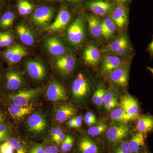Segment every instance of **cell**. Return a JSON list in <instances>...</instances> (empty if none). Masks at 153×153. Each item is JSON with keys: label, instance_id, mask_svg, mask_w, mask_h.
<instances>
[{"label": "cell", "instance_id": "d4e9b609", "mask_svg": "<svg viewBox=\"0 0 153 153\" xmlns=\"http://www.w3.org/2000/svg\"><path fill=\"white\" fill-rule=\"evenodd\" d=\"M16 32L23 44L31 46L34 44L35 39L31 31L24 25H19L16 28Z\"/></svg>", "mask_w": 153, "mask_h": 153}, {"label": "cell", "instance_id": "ac0fdd59", "mask_svg": "<svg viewBox=\"0 0 153 153\" xmlns=\"http://www.w3.org/2000/svg\"><path fill=\"white\" fill-rule=\"evenodd\" d=\"M71 19V15L68 10L65 9L59 12L55 22L51 25L49 29L52 31H57L63 29L66 27Z\"/></svg>", "mask_w": 153, "mask_h": 153}, {"label": "cell", "instance_id": "9f6ffc18", "mask_svg": "<svg viewBox=\"0 0 153 153\" xmlns=\"http://www.w3.org/2000/svg\"><path fill=\"white\" fill-rule=\"evenodd\" d=\"M68 1L73 2H74L79 1H81V0H68Z\"/></svg>", "mask_w": 153, "mask_h": 153}, {"label": "cell", "instance_id": "7bdbcfd3", "mask_svg": "<svg viewBox=\"0 0 153 153\" xmlns=\"http://www.w3.org/2000/svg\"><path fill=\"white\" fill-rule=\"evenodd\" d=\"M3 33L6 42H7V44H8L9 46H10V44H13L14 42V39L10 34V33Z\"/></svg>", "mask_w": 153, "mask_h": 153}, {"label": "cell", "instance_id": "cb8c5ba5", "mask_svg": "<svg viewBox=\"0 0 153 153\" xmlns=\"http://www.w3.org/2000/svg\"><path fill=\"white\" fill-rule=\"evenodd\" d=\"M78 148L80 153H98L97 145L88 137L80 139L78 143Z\"/></svg>", "mask_w": 153, "mask_h": 153}, {"label": "cell", "instance_id": "f6af8a7d", "mask_svg": "<svg viewBox=\"0 0 153 153\" xmlns=\"http://www.w3.org/2000/svg\"><path fill=\"white\" fill-rule=\"evenodd\" d=\"M65 137H66V135H65V134L63 132L53 141L55 142L57 145H60V144L62 143H63V140L65 139Z\"/></svg>", "mask_w": 153, "mask_h": 153}, {"label": "cell", "instance_id": "74e56055", "mask_svg": "<svg viewBox=\"0 0 153 153\" xmlns=\"http://www.w3.org/2000/svg\"><path fill=\"white\" fill-rule=\"evenodd\" d=\"M131 50V48L129 47V45H126L123 47H121L119 49H118L116 52H113L114 55L117 56H122L126 55L128 52Z\"/></svg>", "mask_w": 153, "mask_h": 153}, {"label": "cell", "instance_id": "7402d4cb", "mask_svg": "<svg viewBox=\"0 0 153 153\" xmlns=\"http://www.w3.org/2000/svg\"><path fill=\"white\" fill-rule=\"evenodd\" d=\"M76 114V109L68 105H61L57 110L55 118L58 122L63 123L74 116Z\"/></svg>", "mask_w": 153, "mask_h": 153}, {"label": "cell", "instance_id": "c3c4849f", "mask_svg": "<svg viewBox=\"0 0 153 153\" xmlns=\"http://www.w3.org/2000/svg\"><path fill=\"white\" fill-rule=\"evenodd\" d=\"M73 119H74L75 124H82V122L83 118L81 116H79L73 118Z\"/></svg>", "mask_w": 153, "mask_h": 153}, {"label": "cell", "instance_id": "ab89813d", "mask_svg": "<svg viewBox=\"0 0 153 153\" xmlns=\"http://www.w3.org/2000/svg\"><path fill=\"white\" fill-rule=\"evenodd\" d=\"M24 0H19L18 4V9L19 14L22 16L27 15L25 9Z\"/></svg>", "mask_w": 153, "mask_h": 153}, {"label": "cell", "instance_id": "83f0119b", "mask_svg": "<svg viewBox=\"0 0 153 153\" xmlns=\"http://www.w3.org/2000/svg\"><path fill=\"white\" fill-rule=\"evenodd\" d=\"M110 117L112 120L121 123L127 122L136 119L126 113L122 108L113 110L111 112Z\"/></svg>", "mask_w": 153, "mask_h": 153}, {"label": "cell", "instance_id": "4316f807", "mask_svg": "<svg viewBox=\"0 0 153 153\" xmlns=\"http://www.w3.org/2000/svg\"><path fill=\"white\" fill-rule=\"evenodd\" d=\"M88 26L90 33L94 38H98L102 35V24L98 18L94 16L88 18Z\"/></svg>", "mask_w": 153, "mask_h": 153}, {"label": "cell", "instance_id": "3957f363", "mask_svg": "<svg viewBox=\"0 0 153 153\" xmlns=\"http://www.w3.org/2000/svg\"><path fill=\"white\" fill-rule=\"evenodd\" d=\"M130 128L126 125H117L108 129L106 132L108 139L111 143H117L128 135Z\"/></svg>", "mask_w": 153, "mask_h": 153}, {"label": "cell", "instance_id": "e0dca14e", "mask_svg": "<svg viewBox=\"0 0 153 153\" xmlns=\"http://www.w3.org/2000/svg\"><path fill=\"white\" fill-rule=\"evenodd\" d=\"M83 58L88 65L95 66L100 60V51L94 45H89L84 50Z\"/></svg>", "mask_w": 153, "mask_h": 153}, {"label": "cell", "instance_id": "6f0895ef", "mask_svg": "<svg viewBox=\"0 0 153 153\" xmlns=\"http://www.w3.org/2000/svg\"><path fill=\"white\" fill-rule=\"evenodd\" d=\"M47 1H55V0H46Z\"/></svg>", "mask_w": 153, "mask_h": 153}, {"label": "cell", "instance_id": "681fc988", "mask_svg": "<svg viewBox=\"0 0 153 153\" xmlns=\"http://www.w3.org/2000/svg\"><path fill=\"white\" fill-rule=\"evenodd\" d=\"M66 124H67V125H68V126L70 127V128H74L75 123H74L73 118L69 119V120H68V121L66 123Z\"/></svg>", "mask_w": 153, "mask_h": 153}, {"label": "cell", "instance_id": "ba28073f", "mask_svg": "<svg viewBox=\"0 0 153 153\" xmlns=\"http://www.w3.org/2000/svg\"><path fill=\"white\" fill-rule=\"evenodd\" d=\"M47 95L48 99L52 101H63L67 98L65 88L57 82H52L49 85Z\"/></svg>", "mask_w": 153, "mask_h": 153}, {"label": "cell", "instance_id": "11a10c76", "mask_svg": "<svg viewBox=\"0 0 153 153\" xmlns=\"http://www.w3.org/2000/svg\"><path fill=\"white\" fill-rule=\"evenodd\" d=\"M115 1H116L118 2L124 3L127 1L128 0H115Z\"/></svg>", "mask_w": 153, "mask_h": 153}, {"label": "cell", "instance_id": "f546056e", "mask_svg": "<svg viewBox=\"0 0 153 153\" xmlns=\"http://www.w3.org/2000/svg\"><path fill=\"white\" fill-rule=\"evenodd\" d=\"M103 104L105 109L108 111L120 105V103L118 101L117 98L111 92L107 93L103 101Z\"/></svg>", "mask_w": 153, "mask_h": 153}, {"label": "cell", "instance_id": "9c48e42d", "mask_svg": "<svg viewBox=\"0 0 153 153\" xmlns=\"http://www.w3.org/2000/svg\"><path fill=\"white\" fill-rule=\"evenodd\" d=\"M111 81L122 87H126L128 84V68L126 65L114 69L109 73Z\"/></svg>", "mask_w": 153, "mask_h": 153}, {"label": "cell", "instance_id": "7dc6e473", "mask_svg": "<svg viewBox=\"0 0 153 153\" xmlns=\"http://www.w3.org/2000/svg\"><path fill=\"white\" fill-rule=\"evenodd\" d=\"M146 50L149 53L151 58H153V36L152 40V42L148 45Z\"/></svg>", "mask_w": 153, "mask_h": 153}, {"label": "cell", "instance_id": "60d3db41", "mask_svg": "<svg viewBox=\"0 0 153 153\" xmlns=\"http://www.w3.org/2000/svg\"><path fill=\"white\" fill-rule=\"evenodd\" d=\"M62 132H63L62 129L59 128H52L51 131V136L52 140L54 141L56 139Z\"/></svg>", "mask_w": 153, "mask_h": 153}, {"label": "cell", "instance_id": "d6986e66", "mask_svg": "<svg viewBox=\"0 0 153 153\" xmlns=\"http://www.w3.org/2000/svg\"><path fill=\"white\" fill-rule=\"evenodd\" d=\"M127 12L124 6H117L113 11L112 20L119 28L125 27L127 22Z\"/></svg>", "mask_w": 153, "mask_h": 153}, {"label": "cell", "instance_id": "5b68a950", "mask_svg": "<svg viewBox=\"0 0 153 153\" xmlns=\"http://www.w3.org/2000/svg\"><path fill=\"white\" fill-rule=\"evenodd\" d=\"M47 126V120L41 114H33L28 119V130L34 133H41L45 129Z\"/></svg>", "mask_w": 153, "mask_h": 153}, {"label": "cell", "instance_id": "8d00e7d4", "mask_svg": "<svg viewBox=\"0 0 153 153\" xmlns=\"http://www.w3.org/2000/svg\"><path fill=\"white\" fill-rule=\"evenodd\" d=\"M0 153H16V152L7 140L0 145Z\"/></svg>", "mask_w": 153, "mask_h": 153}, {"label": "cell", "instance_id": "b9f144b4", "mask_svg": "<svg viewBox=\"0 0 153 153\" xmlns=\"http://www.w3.org/2000/svg\"><path fill=\"white\" fill-rule=\"evenodd\" d=\"M45 149V153H58V149L56 146H48Z\"/></svg>", "mask_w": 153, "mask_h": 153}, {"label": "cell", "instance_id": "db71d44e", "mask_svg": "<svg viewBox=\"0 0 153 153\" xmlns=\"http://www.w3.org/2000/svg\"><path fill=\"white\" fill-rule=\"evenodd\" d=\"M146 69L152 72V74H153V68L149 67V66H147V67H146Z\"/></svg>", "mask_w": 153, "mask_h": 153}, {"label": "cell", "instance_id": "f5cc1de1", "mask_svg": "<svg viewBox=\"0 0 153 153\" xmlns=\"http://www.w3.org/2000/svg\"><path fill=\"white\" fill-rule=\"evenodd\" d=\"M96 121L95 120L90 121V122H89L87 124V125L88 126H92L94 124V123H96Z\"/></svg>", "mask_w": 153, "mask_h": 153}, {"label": "cell", "instance_id": "6da1fadb", "mask_svg": "<svg viewBox=\"0 0 153 153\" xmlns=\"http://www.w3.org/2000/svg\"><path fill=\"white\" fill-rule=\"evenodd\" d=\"M39 88L21 90L16 93L11 94L8 96V99L12 104L18 105H27L33 99L40 93Z\"/></svg>", "mask_w": 153, "mask_h": 153}, {"label": "cell", "instance_id": "277c9868", "mask_svg": "<svg viewBox=\"0 0 153 153\" xmlns=\"http://www.w3.org/2000/svg\"><path fill=\"white\" fill-rule=\"evenodd\" d=\"M27 55L26 49L17 44L9 47L4 52V57L10 64L18 63L22 58Z\"/></svg>", "mask_w": 153, "mask_h": 153}, {"label": "cell", "instance_id": "2e32d148", "mask_svg": "<svg viewBox=\"0 0 153 153\" xmlns=\"http://www.w3.org/2000/svg\"><path fill=\"white\" fill-rule=\"evenodd\" d=\"M46 46L49 52L54 56H62L66 52V49L62 42L55 37L48 38L46 41Z\"/></svg>", "mask_w": 153, "mask_h": 153}, {"label": "cell", "instance_id": "1f68e13d", "mask_svg": "<svg viewBox=\"0 0 153 153\" xmlns=\"http://www.w3.org/2000/svg\"><path fill=\"white\" fill-rule=\"evenodd\" d=\"M106 94V91L104 89L102 88H98L94 93L92 96V100L94 103L100 106L103 104Z\"/></svg>", "mask_w": 153, "mask_h": 153}, {"label": "cell", "instance_id": "8fae6325", "mask_svg": "<svg viewBox=\"0 0 153 153\" xmlns=\"http://www.w3.org/2000/svg\"><path fill=\"white\" fill-rule=\"evenodd\" d=\"M88 7L94 13L101 16H105L111 12L114 7L111 3L103 0L91 1L88 4Z\"/></svg>", "mask_w": 153, "mask_h": 153}, {"label": "cell", "instance_id": "e575fe53", "mask_svg": "<svg viewBox=\"0 0 153 153\" xmlns=\"http://www.w3.org/2000/svg\"><path fill=\"white\" fill-rule=\"evenodd\" d=\"M74 140L70 135H67L62 143L61 150L63 152H67L71 150L73 146Z\"/></svg>", "mask_w": 153, "mask_h": 153}, {"label": "cell", "instance_id": "d590c367", "mask_svg": "<svg viewBox=\"0 0 153 153\" xmlns=\"http://www.w3.org/2000/svg\"><path fill=\"white\" fill-rule=\"evenodd\" d=\"M113 153H133L132 152L127 141L123 142L115 149Z\"/></svg>", "mask_w": 153, "mask_h": 153}, {"label": "cell", "instance_id": "f35d334b", "mask_svg": "<svg viewBox=\"0 0 153 153\" xmlns=\"http://www.w3.org/2000/svg\"><path fill=\"white\" fill-rule=\"evenodd\" d=\"M29 153H45V149L42 145H37L33 146Z\"/></svg>", "mask_w": 153, "mask_h": 153}, {"label": "cell", "instance_id": "bcb514c9", "mask_svg": "<svg viewBox=\"0 0 153 153\" xmlns=\"http://www.w3.org/2000/svg\"><path fill=\"white\" fill-rule=\"evenodd\" d=\"M9 46L8 44L6 42L3 33H0V47H7Z\"/></svg>", "mask_w": 153, "mask_h": 153}, {"label": "cell", "instance_id": "680465c9", "mask_svg": "<svg viewBox=\"0 0 153 153\" xmlns=\"http://www.w3.org/2000/svg\"><path fill=\"white\" fill-rule=\"evenodd\" d=\"M143 153H150L149 152H148V151H145V152H143Z\"/></svg>", "mask_w": 153, "mask_h": 153}, {"label": "cell", "instance_id": "4fadbf2b", "mask_svg": "<svg viewBox=\"0 0 153 153\" xmlns=\"http://www.w3.org/2000/svg\"><path fill=\"white\" fill-rule=\"evenodd\" d=\"M125 61L119 56L114 55H105L103 57L102 71L109 73L114 69L124 65Z\"/></svg>", "mask_w": 153, "mask_h": 153}, {"label": "cell", "instance_id": "44dd1931", "mask_svg": "<svg viewBox=\"0 0 153 153\" xmlns=\"http://www.w3.org/2000/svg\"><path fill=\"white\" fill-rule=\"evenodd\" d=\"M145 134L142 133L137 131L131 136L129 146L132 152L139 153L144 147L145 145Z\"/></svg>", "mask_w": 153, "mask_h": 153}, {"label": "cell", "instance_id": "7a4b0ae2", "mask_svg": "<svg viewBox=\"0 0 153 153\" xmlns=\"http://www.w3.org/2000/svg\"><path fill=\"white\" fill-rule=\"evenodd\" d=\"M67 35L68 40L74 45H78L83 41L85 37L84 26L82 20L76 19L68 28Z\"/></svg>", "mask_w": 153, "mask_h": 153}, {"label": "cell", "instance_id": "52a82bcc", "mask_svg": "<svg viewBox=\"0 0 153 153\" xmlns=\"http://www.w3.org/2000/svg\"><path fill=\"white\" fill-rule=\"evenodd\" d=\"M89 90L87 80L82 74H79L72 84L73 96L77 99H80L86 96Z\"/></svg>", "mask_w": 153, "mask_h": 153}, {"label": "cell", "instance_id": "7c38bea8", "mask_svg": "<svg viewBox=\"0 0 153 153\" xmlns=\"http://www.w3.org/2000/svg\"><path fill=\"white\" fill-rule=\"evenodd\" d=\"M76 64L75 58L72 55L61 56L55 62V66L59 71L63 74H68L72 71Z\"/></svg>", "mask_w": 153, "mask_h": 153}, {"label": "cell", "instance_id": "8992f818", "mask_svg": "<svg viewBox=\"0 0 153 153\" xmlns=\"http://www.w3.org/2000/svg\"><path fill=\"white\" fill-rule=\"evenodd\" d=\"M120 105L124 111L131 116L137 118L139 115V106L136 99L129 95L122 97Z\"/></svg>", "mask_w": 153, "mask_h": 153}, {"label": "cell", "instance_id": "ee69618b", "mask_svg": "<svg viewBox=\"0 0 153 153\" xmlns=\"http://www.w3.org/2000/svg\"><path fill=\"white\" fill-rule=\"evenodd\" d=\"M24 1L27 15L31 13L33 10V5L31 4L28 1L24 0Z\"/></svg>", "mask_w": 153, "mask_h": 153}, {"label": "cell", "instance_id": "9a60e30c", "mask_svg": "<svg viewBox=\"0 0 153 153\" xmlns=\"http://www.w3.org/2000/svg\"><path fill=\"white\" fill-rule=\"evenodd\" d=\"M27 68L28 73L34 79L41 80L44 78L46 74L45 67L37 61H29L27 63Z\"/></svg>", "mask_w": 153, "mask_h": 153}, {"label": "cell", "instance_id": "f1b7e54d", "mask_svg": "<svg viewBox=\"0 0 153 153\" xmlns=\"http://www.w3.org/2000/svg\"><path fill=\"white\" fill-rule=\"evenodd\" d=\"M128 41L126 36L123 35L114 40L107 47L108 51L111 53L116 52L121 47L128 45Z\"/></svg>", "mask_w": 153, "mask_h": 153}, {"label": "cell", "instance_id": "836d02e7", "mask_svg": "<svg viewBox=\"0 0 153 153\" xmlns=\"http://www.w3.org/2000/svg\"><path fill=\"white\" fill-rule=\"evenodd\" d=\"M107 129V126L104 123H100L88 129V133L92 136H96L103 133Z\"/></svg>", "mask_w": 153, "mask_h": 153}, {"label": "cell", "instance_id": "603a6c76", "mask_svg": "<svg viewBox=\"0 0 153 153\" xmlns=\"http://www.w3.org/2000/svg\"><path fill=\"white\" fill-rule=\"evenodd\" d=\"M6 85L10 90H16L22 86V79L21 75L15 71H10L6 74Z\"/></svg>", "mask_w": 153, "mask_h": 153}, {"label": "cell", "instance_id": "816d5d0a", "mask_svg": "<svg viewBox=\"0 0 153 153\" xmlns=\"http://www.w3.org/2000/svg\"><path fill=\"white\" fill-rule=\"evenodd\" d=\"M5 120V115L1 111H0V123H4Z\"/></svg>", "mask_w": 153, "mask_h": 153}, {"label": "cell", "instance_id": "ffe728a7", "mask_svg": "<svg viewBox=\"0 0 153 153\" xmlns=\"http://www.w3.org/2000/svg\"><path fill=\"white\" fill-rule=\"evenodd\" d=\"M137 131L146 134L153 131V116L146 115L139 118L136 126Z\"/></svg>", "mask_w": 153, "mask_h": 153}, {"label": "cell", "instance_id": "d6a6232c", "mask_svg": "<svg viewBox=\"0 0 153 153\" xmlns=\"http://www.w3.org/2000/svg\"><path fill=\"white\" fill-rule=\"evenodd\" d=\"M8 142L13 148L16 153H26V150L18 139L13 137L8 139Z\"/></svg>", "mask_w": 153, "mask_h": 153}, {"label": "cell", "instance_id": "484cf974", "mask_svg": "<svg viewBox=\"0 0 153 153\" xmlns=\"http://www.w3.org/2000/svg\"><path fill=\"white\" fill-rule=\"evenodd\" d=\"M102 35L105 39H109L114 34L115 25L112 19L109 18L104 19L102 22Z\"/></svg>", "mask_w": 153, "mask_h": 153}, {"label": "cell", "instance_id": "4dcf8cb0", "mask_svg": "<svg viewBox=\"0 0 153 153\" xmlns=\"http://www.w3.org/2000/svg\"><path fill=\"white\" fill-rule=\"evenodd\" d=\"M15 19V15L13 12H6L0 20V26L3 28H8L13 25Z\"/></svg>", "mask_w": 153, "mask_h": 153}, {"label": "cell", "instance_id": "30bf717a", "mask_svg": "<svg viewBox=\"0 0 153 153\" xmlns=\"http://www.w3.org/2000/svg\"><path fill=\"white\" fill-rule=\"evenodd\" d=\"M53 15L52 9L47 6H43L35 11L33 15V21L37 25H46L50 22Z\"/></svg>", "mask_w": 153, "mask_h": 153}, {"label": "cell", "instance_id": "f907efd6", "mask_svg": "<svg viewBox=\"0 0 153 153\" xmlns=\"http://www.w3.org/2000/svg\"><path fill=\"white\" fill-rule=\"evenodd\" d=\"M85 115L87 116L88 117L90 118V119L93 120H96V118L95 115H94L92 112L88 111V112L87 113H86Z\"/></svg>", "mask_w": 153, "mask_h": 153}, {"label": "cell", "instance_id": "5bb4252c", "mask_svg": "<svg viewBox=\"0 0 153 153\" xmlns=\"http://www.w3.org/2000/svg\"><path fill=\"white\" fill-rule=\"evenodd\" d=\"M8 109L13 119L15 120H20L26 116L31 114L34 108L32 104L27 105H18L12 104Z\"/></svg>", "mask_w": 153, "mask_h": 153}]
</instances>
